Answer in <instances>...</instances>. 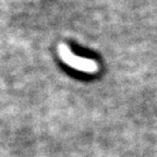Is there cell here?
<instances>
[{"label": "cell", "instance_id": "cell-1", "mask_svg": "<svg viewBox=\"0 0 157 157\" xmlns=\"http://www.w3.org/2000/svg\"><path fill=\"white\" fill-rule=\"evenodd\" d=\"M58 52L64 63H67L68 66L75 69L78 71L85 72V73H93L97 69V66L92 59L84 58V57L81 56H75L71 49L64 44L59 45Z\"/></svg>", "mask_w": 157, "mask_h": 157}]
</instances>
